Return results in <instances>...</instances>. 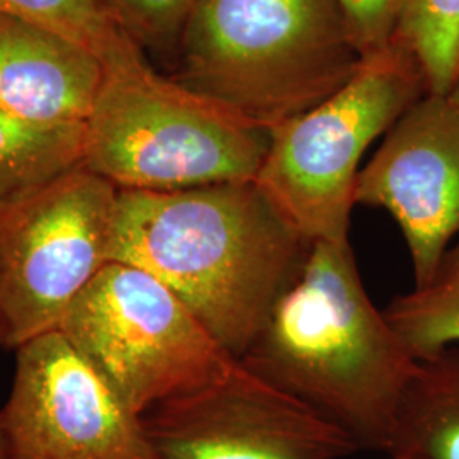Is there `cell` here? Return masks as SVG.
Returning <instances> with one entry per match:
<instances>
[{
    "instance_id": "1",
    "label": "cell",
    "mask_w": 459,
    "mask_h": 459,
    "mask_svg": "<svg viewBox=\"0 0 459 459\" xmlns=\"http://www.w3.org/2000/svg\"><path fill=\"white\" fill-rule=\"evenodd\" d=\"M312 242L255 181L119 191L111 259L160 279L240 359Z\"/></svg>"
},
{
    "instance_id": "2",
    "label": "cell",
    "mask_w": 459,
    "mask_h": 459,
    "mask_svg": "<svg viewBox=\"0 0 459 459\" xmlns=\"http://www.w3.org/2000/svg\"><path fill=\"white\" fill-rule=\"evenodd\" d=\"M238 361L342 429L361 451L385 455L417 364L368 295L349 240L313 242Z\"/></svg>"
},
{
    "instance_id": "3",
    "label": "cell",
    "mask_w": 459,
    "mask_h": 459,
    "mask_svg": "<svg viewBox=\"0 0 459 459\" xmlns=\"http://www.w3.org/2000/svg\"><path fill=\"white\" fill-rule=\"evenodd\" d=\"M364 58L337 0H196L174 79L273 130L341 91Z\"/></svg>"
},
{
    "instance_id": "4",
    "label": "cell",
    "mask_w": 459,
    "mask_h": 459,
    "mask_svg": "<svg viewBox=\"0 0 459 459\" xmlns=\"http://www.w3.org/2000/svg\"><path fill=\"white\" fill-rule=\"evenodd\" d=\"M271 130L159 74L145 51L106 68L83 165L119 191L254 181Z\"/></svg>"
},
{
    "instance_id": "5",
    "label": "cell",
    "mask_w": 459,
    "mask_h": 459,
    "mask_svg": "<svg viewBox=\"0 0 459 459\" xmlns=\"http://www.w3.org/2000/svg\"><path fill=\"white\" fill-rule=\"evenodd\" d=\"M426 94L420 66L392 41L333 96L271 130L254 181L312 244L347 242L364 153Z\"/></svg>"
},
{
    "instance_id": "6",
    "label": "cell",
    "mask_w": 459,
    "mask_h": 459,
    "mask_svg": "<svg viewBox=\"0 0 459 459\" xmlns=\"http://www.w3.org/2000/svg\"><path fill=\"white\" fill-rule=\"evenodd\" d=\"M58 330L136 415L227 377L238 362L160 279L111 261Z\"/></svg>"
},
{
    "instance_id": "7",
    "label": "cell",
    "mask_w": 459,
    "mask_h": 459,
    "mask_svg": "<svg viewBox=\"0 0 459 459\" xmlns=\"http://www.w3.org/2000/svg\"><path fill=\"white\" fill-rule=\"evenodd\" d=\"M117 189L85 165L0 206V328L17 349L58 330L111 263Z\"/></svg>"
},
{
    "instance_id": "8",
    "label": "cell",
    "mask_w": 459,
    "mask_h": 459,
    "mask_svg": "<svg viewBox=\"0 0 459 459\" xmlns=\"http://www.w3.org/2000/svg\"><path fill=\"white\" fill-rule=\"evenodd\" d=\"M0 429L11 459H152L142 417L60 330L17 347Z\"/></svg>"
},
{
    "instance_id": "9",
    "label": "cell",
    "mask_w": 459,
    "mask_h": 459,
    "mask_svg": "<svg viewBox=\"0 0 459 459\" xmlns=\"http://www.w3.org/2000/svg\"><path fill=\"white\" fill-rule=\"evenodd\" d=\"M142 420L152 459H345L361 451L342 429L240 361Z\"/></svg>"
},
{
    "instance_id": "10",
    "label": "cell",
    "mask_w": 459,
    "mask_h": 459,
    "mask_svg": "<svg viewBox=\"0 0 459 459\" xmlns=\"http://www.w3.org/2000/svg\"><path fill=\"white\" fill-rule=\"evenodd\" d=\"M356 204L394 218L426 286L459 237V106L426 94L385 134L356 184Z\"/></svg>"
},
{
    "instance_id": "11",
    "label": "cell",
    "mask_w": 459,
    "mask_h": 459,
    "mask_svg": "<svg viewBox=\"0 0 459 459\" xmlns=\"http://www.w3.org/2000/svg\"><path fill=\"white\" fill-rule=\"evenodd\" d=\"M94 51L41 24L0 16V111L47 125H87L104 82Z\"/></svg>"
},
{
    "instance_id": "12",
    "label": "cell",
    "mask_w": 459,
    "mask_h": 459,
    "mask_svg": "<svg viewBox=\"0 0 459 459\" xmlns=\"http://www.w3.org/2000/svg\"><path fill=\"white\" fill-rule=\"evenodd\" d=\"M388 455L459 459V349L417 359L402 398Z\"/></svg>"
},
{
    "instance_id": "13",
    "label": "cell",
    "mask_w": 459,
    "mask_h": 459,
    "mask_svg": "<svg viewBox=\"0 0 459 459\" xmlns=\"http://www.w3.org/2000/svg\"><path fill=\"white\" fill-rule=\"evenodd\" d=\"M85 125L47 126L0 111V206L83 164Z\"/></svg>"
},
{
    "instance_id": "14",
    "label": "cell",
    "mask_w": 459,
    "mask_h": 459,
    "mask_svg": "<svg viewBox=\"0 0 459 459\" xmlns=\"http://www.w3.org/2000/svg\"><path fill=\"white\" fill-rule=\"evenodd\" d=\"M385 315L415 359L459 344V237L426 286L394 298Z\"/></svg>"
},
{
    "instance_id": "15",
    "label": "cell",
    "mask_w": 459,
    "mask_h": 459,
    "mask_svg": "<svg viewBox=\"0 0 459 459\" xmlns=\"http://www.w3.org/2000/svg\"><path fill=\"white\" fill-rule=\"evenodd\" d=\"M392 41L415 58L429 94L447 96L459 74V0H402Z\"/></svg>"
},
{
    "instance_id": "16",
    "label": "cell",
    "mask_w": 459,
    "mask_h": 459,
    "mask_svg": "<svg viewBox=\"0 0 459 459\" xmlns=\"http://www.w3.org/2000/svg\"><path fill=\"white\" fill-rule=\"evenodd\" d=\"M0 16L19 17L65 34L94 51L104 70L142 49L116 24L100 0H0Z\"/></svg>"
},
{
    "instance_id": "17",
    "label": "cell",
    "mask_w": 459,
    "mask_h": 459,
    "mask_svg": "<svg viewBox=\"0 0 459 459\" xmlns=\"http://www.w3.org/2000/svg\"><path fill=\"white\" fill-rule=\"evenodd\" d=\"M100 4L145 55L176 62L182 31L196 0H100Z\"/></svg>"
},
{
    "instance_id": "18",
    "label": "cell",
    "mask_w": 459,
    "mask_h": 459,
    "mask_svg": "<svg viewBox=\"0 0 459 459\" xmlns=\"http://www.w3.org/2000/svg\"><path fill=\"white\" fill-rule=\"evenodd\" d=\"M337 4L364 56L392 43L402 0H337Z\"/></svg>"
},
{
    "instance_id": "19",
    "label": "cell",
    "mask_w": 459,
    "mask_h": 459,
    "mask_svg": "<svg viewBox=\"0 0 459 459\" xmlns=\"http://www.w3.org/2000/svg\"><path fill=\"white\" fill-rule=\"evenodd\" d=\"M447 96L453 99V100H455V102L459 106V74L458 77H456V81L453 83V87H451V91L447 92Z\"/></svg>"
},
{
    "instance_id": "20",
    "label": "cell",
    "mask_w": 459,
    "mask_h": 459,
    "mask_svg": "<svg viewBox=\"0 0 459 459\" xmlns=\"http://www.w3.org/2000/svg\"><path fill=\"white\" fill-rule=\"evenodd\" d=\"M0 459H11V456H9V449H7V444H5L4 434H2V429H0Z\"/></svg>"
},
{
    "instance_id": "21",
    "label": "cell",
    "mask_w": 459,
    "mask_h": 459,
    "mask_svg": "<svg viewBox=\"0 0 459 459\" xmlns=\"http://www.w3.org/2000/svg\"><path fill=\"white\" fill-rule=\"evenodd\" d=\"M388 459H411L407 458V456H402V455H386Z\"/></svg>"
},
{
    "instance_id": "22",
    "label": "cell",
    "mask_w": 459,
    "mask_h": 459,
    "mask_svg": "<svg viewBox=\"0 0 459 459\" xmlns=\"http://www.w3.org/2000/svg\"><path fill=\"white\" fill-rule=\"evenodd\" d=\"M0 347H5V345H4V335H2V328H0Z\"/></svg>"
}]
</instances>
